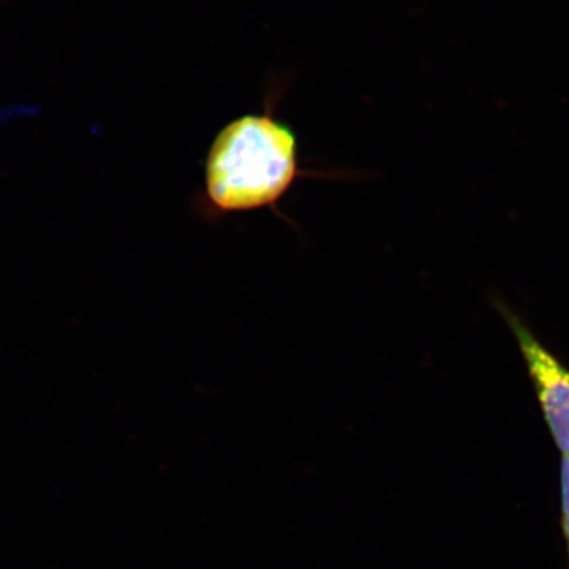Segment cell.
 <instances>
[{
	"label": "cell",
	"mask_w": 569,
	"mask_h": 569,
	"mask_svg": "<svg viewBox=\"0 0 569 569\" xmlns=\"http://www.w3.org/2000/svg\"><path fill=\"white\" fill-rule=\"evenodd\" d=\"M340 179L342 173L305 170L298 137L271 110L244 114L216 134L204 159V182L194 208L216 222L220 217L269 209L284 219L279 203L307 178Z\"/></svg>",
	"instance_id": "obj_1"
},
{
	"label": "cell",
	"mask_w": 569,
	"mask_h": 569,
	"mask_svg": "<svg viewBox=\"0 0 569 569\" xmlns=\"http://www.w3.org/2000/svg\"><path fill=\"white\" fill-rule=\"evenodd\" d=\"M498 307L516 337L550 433L563 458H569V369L515 310L501 302Z\"/></svg>",
	"instance_id": "obj_2"
},
{
	"label": "cell",
	"mask_w": 569,
	"mask_h": 569,
	"mask_svg": "<svg viewBox=\"0 0 569 569\" xmlns=\"http://www.w3.org/2000/svg\"><path fill=\"white\" fill-rule=\"evenodd\" d=\"M561 500H563V527L569 550V458L561 462Z\"/></svg>",
	"instance_id": "obj_3"
}]
</instances>
